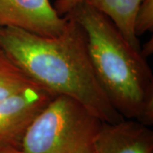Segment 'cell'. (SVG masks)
I'll return each instance as SVG.
<instances>
[{
	"label": "cell",
	"instance_id": "6da1fadb",
	"mask_svg": "<svg viewBox=\"0 0 153 153\" xmlns=\"http://www.w3.org/2000/svg\"><path fill=\"white\" fill-rule=\"evenodd\" d=\"M66 16V27L56 37L0 27V50L39 87L75 100L102 122L123 120L99 81L83 28L71 14Z\"/></svg>",
	"mask_w": 153,
	"mask_h": 153
},
{
	"label": "cell",
	"instance_id": "7a4b0ae2",
	"mask_svg": "<svg viewBox=\"0 0 153 153\" xmlns=\"http://www.w3.org/2000/svg\"><path fill=\"white\" fill-rule=\"evenodd\" d=\"M83 28L95 73L111 104L126 119L153 123V75L140 52L107 16L83 2L69 13Z\"/></svg>",
	"mask_w": 153,
	"mask_h": 153
},
{
	"label": "cell",
	"instance_id": "3957f363",
	"mask_svg": "<svg viewBox=\"0 0 153 153\" xmlns=\"http://www.w3.org/2000/svg\"><path fill=\"white\" fill-rule=\"evenodd\" d=\"M102 121L73 99L56 95L29 124L21 153H96Z\"/></svg>",
	"mask_w": 153,
	"mask_h": 153
},
{
	"label": "cell",
	"instance_id": "277c9868",
	"mask_svg": "<svg viewBox=\"0 0 153 153\" xmlns=\"http://www.w3.org/2000/svg\"><path fill=\"white\" fill-rule=\"evenodd\" d=\"M55 94L33 85L15 96L0 100V146L20 149L29 124Z\"/></svg>",
	"mask_w": 153,
	"mask_h": 153
},
{
	"label": "cell",
	"instance_id": "5b68a950",
	"mask_svg": "<svg viewBox=\"0 0 153 153\" xmlns=\"http://www.w3.org/2000/svg\"><path fill=\"white\" fill-rule=\"evenodd\" d=\"M67 17L60 16L49 0H0V27H16L44 37L63 32Z\"/></svg>",
	"mask_w": 153,
	"mask_h": 153
},
{
	"label": "cell",
	"instance_id": "8992f818",
	"mask_svg": "<svg viewBox=\"0 0 153 153\" xmlns=\"http://www.w3.org/2000/svg\"><path fill=\"white\" fill-rule=\"evenodd\" d=\"M96 153H153V132L150 126L132 119L103 122Z\"/></svg>",
	"mask_w": 153,
	"mask_h": 153
},
{
	"label": "cell",
	"instance_id": "52a82bcc",
	"mask_svg": "<svg viewBox=\"0 0 153 153\" xmlns=\"http://www.w3.org/2000/svg\"><path fill=\"white\" fill-rule=\"evenodd\" d=\"M143 0H86L85 3L107 16L132 46L140 52V44L134 32L136 12Z\"/></svg>",
	"mask_w": 153,
	"mask_h": 153
},
{
	"label": "cell",
	"instance_id": "ba28073f",
	"mask_svg": "<svg viewBox=\"0 0 153 153\" xmlns=\"http://www.w3.org/2000/svg\"><path fill=\"white\" fill-rule=\"evenodd\" d=\"M37 85L0 50V100Z\"/></svg>",
	"mask_w": 153,
	"mask_h": 153
},
{
	"label": "cell",
	"instance_id": "9c48e42d",
	"mask_svg": "<svg viewBox=\"0 0 153 153\" xmlns=\"http://www.w3.org/2000/svg\"><path fill=\"white\" fill-rule=\"evenodd\" d=\"M153 31V0H143L135 15L134 32L137 38Z\"/></svg>",
	"mask_w": 153,
	"mask_h": 153
},
{
	"label": "cell",
	"instance_id": "30bf717a",
	"mask_svg": "<svg viewBox=\"0 0 153 153\" xmlns=\"http://www.w3.org/2000/svg\"><path fill=\"white\" fill-rule=\"evenodd\" d=\"M85 1L86 0H56L54 8L60 16H64Z\"/></svg>",
	"mask_w": 153,
	"mask_h": 153
},
{
	"label": "cell",
	"instance_id": "8fae6325",
	"mask_svg": "<svg viewBox=\"0 0 153 153\" xmlns=\"http://www.w3.org/2000/svg\"><path fill=\"white\" fill-rule=\"evenodd\" d=\"M153 52V43L152 38L148 40L146 43L143 44V46H140V54L144 58H147L149 55H151Z\"/></svg>",
	"mask_w": 153,
	"mask_h": 153
},
{
	"label": "cell",
	"instance_id": "7c38bea8",
	"mask_svg": "<svg viewBox=\"0 0 153 153\" xmlns=\"http://www.w3.org/2000/svg\"><path fill=\"white\" fill-rule=\"evenodd\" d=\"M0 153H21L17 148L10 146H0Z\"/></svg>",
	"mask_w": 153,
	"mask_h": 153
}]
</instances>
